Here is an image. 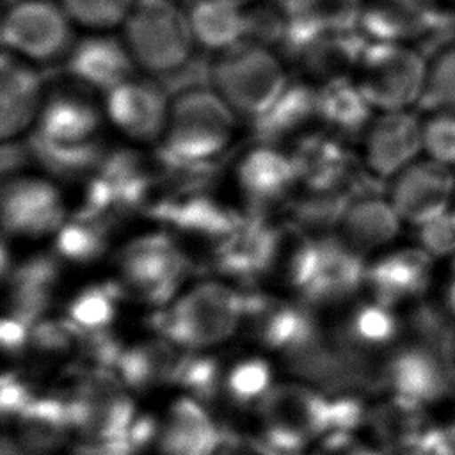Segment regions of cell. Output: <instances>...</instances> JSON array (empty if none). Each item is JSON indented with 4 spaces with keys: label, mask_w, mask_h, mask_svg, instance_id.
Returning a JSON list of instances; mask_svg holds the SVG:
<instances>
[{
    "label": "cell",
    "mask_w": 455,
    "mask_h": 455,
    "mask_svg": "<svg viewBox=\"0 0 455 455\" xmlns=\"http://www.w3.org/2000/svg\"><path fill=\"white\" fill-rule=\"evenodd\" d=\"M9 283L7 313L27 322H37L52 306L53 293L59 283V258L48 254L32 256L16 267Z\"/></svg>",
    "instance_id": "28"
},
{
    "label": "cell",
    "mask_w": 455,
    "mask_h": 455,
    "mask_svg": "<svg viewBox=\"0 0 455 455\" xmlns=\"http://www.w3.org/2000/svg\"><path fill=\"white\" fill-rule=\"evenodd\" d=\"M275 384L274 370L267 359L243 357L224 366L219 400L226 409L254 418Z\"/></svg>",
    "instance_id": "33"
},
{
    "label": "cell",
    "mask_w": 455,
    "mask_h": 455,
    "mask_svg": "<svg viewBox=\"0 0 455 455\" xmlns=\"http://www.w3.org/2000/svg\"><path fill=\"white\" fill-rule=\"evenodd\" d=\"M75 435L92 443H121L137 416L133 395L114 371L85 368L64 396Z\"/></svg>",
    "instance_id": "8"
},
{
    "label": "cell",
    "mask_w": 455,
    "mask_h": 455,
    "mask_svg": "<svg viewBox=\"0 0 455 455\" xmlns=\"http://www.w3.org/2000/svg\"><path fill=\"white\" fill-rule=\"evenodd\" d=\"M304 455H384L359 434L329 430Z\"/></svg>",
    "instance_id": "46"
},
{
    "label": "cell",
    "mask_w": 455,
    "mask_h": 455,
    "mask_svg": "<svg viewBox=\"0 0 455 455\" xmlns=\"http://www.w3.org/2000/svg\"><path fill=\"white\" fill-rule=\"evenodd\" d=\"M256 439L281 455H304L331 430L327 393L306 382H277L254 416Z\"/></svg>",
    "instance_id": "2"
},
{
    "label": "cell",
    "mask_w": 455,
    "mask_h": 455,
    "mask_svg": "<svg viewBox=\"0 0 455 455\" xmlns=\"http://www.w3.org/2000/svg\"><path fill=\"white\" fill-rule=\"evenodd\" d=\"M69 20L91 30L123 25L135 0H57Z\"/></svg>",
    "instance_id": "42"
},
{
    "label": "cell",
    "mask_w": 455,
    "mask_h": 455,
    "mask_svg": "<svg viewBox=\"0 0 455 455\" xmlns=\"http://www.w3.org/2000/svg\"><path fill=\"white\" fill-rule=\"evenodd\" d=\"M94 455H137V453H133L123 443H107V444H98Z\"/></svg>",
    "instance_id": "49"
},
{
    "label": "cell",
    "mask_w": 455,
    "mask_h": 455,
    "mask_svg": "<svg viewBox=\"0 0 455 455\" xmlns=\"http://www.w3.org/2000/svg\"><path fill=\"white\" fill-rule=\"evenodd\" d=\"M236 114L212 89L197 87L174 96L158 153L185 162H210L233 139Z\"/></svg>",
    "instance_id": "4"
},
{
    "label": "cell",
    "mask_w": 455,
    "mask_h": 455,
    "mask_svg": "<svg viewBox=\"0 0 455 455\" xmlns=\"http://www.w3.org/2000/svg\"><path fill=\"white\" fill-rule=\"evenodd\" d=\"M117 267L123 293L158 309L178 297L192 261L171 235L151 233L126 243Z\"/></svg>",
    "instance_id": "7"
},
{
    "label": "cell",
    "mask_w": 455,
    "mask_h": 455,
    "mask_svg": "<svg viewBox=\"0 0 455 455\" xmlns=\"http://www.w3.org/2000/svg\"><path fill=\"white\" fill-rule=\"evenodd\" d=\"M135 68L137 64L124 41L105 34L75 41L64 59V71L71 80L105 94L133 78Z\"/></svg>",
    "instance_id": "21"
},
{
    "label": "cell",
    "mask_w": 455,
    "mask_h": 455,
    "mask_svg": "<svg viewBox=\"0 0 455 455\" xmlns=\"http://www.w3.org/2000/svg\"><path fill=\"white\" fill-rule=\"evenodd\" d=\"M355 199L350 192H309L304 190L302 196L290 203V213L295 226L304 231H329L338 228L347 206Z\"/></svg>",
    "instance_id": "40"
},
{
    "label": "cell",
    "mask_w": 455,
    "mask_h": 455,
    "mask_svg": "<svg viewBox=\"0 0 455 455\" xmlns=\"http://www.w3.org/2000/svg\"><path fill=\"white\" fill-rule=\"evenodd\" d=\"M427 68L418 50L402 43L370 41L355 68V84L371 108L407 110L421 98Z\"/></svg>",
    "instance_id": "9"
},
{
    "label": "cell",
    "mask_w": 455,
    "mask_h": 455,
    "mask_svg": "<svg viewBox=\"0 0 455 455\" xmlns=\"http://www.w3.org/2000/svg\"><path fill=\"white\" fill-rule=\"evenodd\" d=\"M423 149V123L409 110L384 112L364 132V164L379 180L395 178Z\"/></svg>",
    "instance_id": "19"
},
{
    "label": "cell",
    "mask_w": 455,
    "mask_h": 455,
    "mask_svg": "<svg viewBox=\"0 0 455 455\" xmlns=\"http://www.w3.org/2000/svg\"><path fill=\"white\" fill-rule=\"evenodd\" d=\"M123 32L135 64L158 78L194 57L196 39L187 11L174 0H135Z\"/></svg>",
    "instance_id": "3"
},
{
    "label": "cell",
    "mask_w": 455,
    "mask_h": 455,
    "mask_svg": "<svg viewBox=\"0 0 455 455\" xmlns=\"http://www.w3.org/2000/svg\"><path fill=\"white\" fill-rule=\"evenodd\" d=\"M418 105L432 114H455V43L441 48L427 68V80Z\"/></svg>",
    "instance_id": "41"
},
{
    "label": "cell",
    "mask_w": 455,
    "mask_h": 455,
    "mask_svg": "<svg viewBox=\"0 0 455 455\" xmlns=\"http://www.w3.org/2000/svg\"><path fill=\"white\" fill-rule=\"evenodd\" d=\"M400 332L393 307L375 300L357 304L334 331L331 343L347 363H357L368 354L389 347Z\"/></svg>",
    "instance_id": "27"
},
{
    "label": "cell",
    "mask_w": 455,
    "mask_h": 455,
    "mask_svg": "<svg viewBox=\"0 0 455 455\" xmlns=\"http://www.w3.org/2000/svg\"><path fill=\"white\" fill-rule=\"evenodd\" d=\"M444 299H446V306H448L450 313L455 316V259L451 261V267H450V275H448V283H446Z\"/></svg>",
    "instance_id": "50"
},
{
    "label": "cell",
    "mask_w": 455,
    "mask_h": 455,
    "mask_svg": "<svg viewBox=\"0 0 455 455\" xmlns=\"http://www.w3.org/2000/svg\"><path fill=\"white\" fill-rule=\"evenodd\" d=\"M288 82L283 62L270 48L238 43L212 62V89L236 117L251 123L274 105Z\"/></svg>",
    "instance_id": "5"
},
{
    "label": "cell",
    "mask_w": 455,
    "mask_h": 455,
    "mask_svg": "<svg viewBox=\"0 0 455 455\" xmlns=\"http://www.w3.org/2000/svg\"><path fill=\"white\" fill-rule=\"evenodd\" d=\"M112 224L103 217L75 212L55 233V256L78 265L94 263L108 247Z\"/></svg>",
    "instance_id": "36"
},
{
    "label": "cell",
    "mask_w": 455,
    "mask_h": 455,
    "mask_svg": "<svg viewBox=\"0 0 455 455\" xmlns=\"http://www.w3.org/2000/svg\"><path fill=\"white\" fill-rule=\"evenodd\" d=\"M183 348L165 338L146 339L123 348L114 373L135 396L148 395L162 386H172Z\"/></svg>",
    "instance_id": "26"
},
{
    "label": "cell",
    "mask_w": 455,
    "mask_h": 455,
    "mask_svg": "<svg viewBox=\"0 0 455 455\" xmlns=\"http://www.w3.org/2000/svg\"><path fill=\"white\" fill-rule=\"evenodd\" d=\"M400 220L391 201L382 199L379 194H364L347 206L336 235L357 252L366 254L393 242L398 235Z\"/></svg>",
    "instance_id": "29"
},
{
    "label": "cell",
    "mask_w": 455,
    "mask_h": 455,
    "mask_svg": "<svg viewBox=\"0 0 455 455\" xmlns=\"http://www.w3.org/2000/svg\"><path fill=\"white\" fill-rule=\"evenodd\" d=\"M386 379L398 402H418L435 395L441 387L443 370L439 359L421 347L398 350L386 366Z\"/></svg>",
    "instance_id": "34"
},
{
    "label": "cell",
    "mask_w": 455,
    "mask_h": 455,
    "mask_svg": "<svg viewBox=\"0 0 455 455\" xmlns=\"http://www.w3.org/2000/svg\"><path fill=\"white\" fill-rule=\"evenodd\" d=\"M371 105L348 76L323 82L318 87V121L325 132L347 139L368 130Z\"/></svg>",
    "instance_id": "32"
},
{
    "label": "cell",
    "mask_w": 455,
    "mask_h": 455,
    "mask_svg": "<svg viewBox=\"0 0 455 455\" xmlns=\"http://www.w3.org/2000/svg\"><path fill=\"white\" fill-rule=\"evenodd\" d=\"M446 11L439 0H364L359 30L370 41L425 44L441 28Z\"/></svg>",
    "instance_id": "18"
},
{
    "label": "cell",
    "mask_w": 455,
    "mask_h": 455,
    "mask_svg": "<svg viewBox=\"0 0 455 455\" xmlns=\"http://www.w3.org/2000/svg\"><path fill=\"white\" fill-rule=\"evenodd\" d=\"M101 112L80 91L59 89L50 94L36 121V135L59 144H84L98 139Z\"/></svg>",
    "instance_id": "25"
},
{
    "label": "cell",
    "mask_w": 455,
    "mask_h": 455,
    "mask_svg": "<svg viewBox=\"0 0 455 455\" xmlns=\"http://www.w3.org/2000/svg\"><path fill=\"white\" fill-rule=\"evenodd\" d=\"M123 297L124 293L119 281L89 284L69 300L66 318L82 332L107 331L116 318Z\"/></svg>",
    "instance_id": "38"
},
{
    "label": "cell",
    "mask_w": 455,
    "mask_h": 455,
    "mask_svg": "<svg viewBox=\"0 0 455 455\" xmlns=\"http://www.w3.org/2000/svg\"><path fill=\"white\" fill-rule=\"evenodd\" d=\"M434 256L423 247H403L391 251L366 270V284L371 300L395 307L418 299L432 277Z\"/></svg>",
    "instance_id": "22"
},
{
    "label": "cell",
    "mask_w": 455,
    "mask_h": 455,
    "mask_svg": "<svg viewBox=\"0 0 455 455\" xmlns=\"http://www.w3.org/2000/svg\"><path fill=\"white\" fill-rule=\"evenodd\" d=\"M224 366L210 354V350H185L174 375V387L180 395H187L208 405L219 400Z\"/></svg>",
    "instance_id": "39"
},
{
    "label": "cell",
    "mask_w": 455,
    "mask_h": 455,
    "mask_svg": "<svg viewBox=\"0 0 455 455\" xmlns=\"http://www.w3.org/2000/svg\"><path fill=\"white\" fill-rule=\"evenodd\" d=\"M450 2H453V4H455V0H450Z\"/></svg>",
    "instance_id": "53"
},
{
    "label": "cell",
    "mask_w": 455,
    "mask_h": 455,
    "mask_svg": "<svg viewBox=\"0 0 455 455\" xmlns=\"http://www.w3.org/2000/svg\"><path fill=\"white\" fill-rule=\"evenodd\" d=\"M32 158V151H30V146L27 140H16V139H11V140H4V146H2V158H0V164H2V174L4 178H9V176H16V172L20 169H23Z\"/></svg>",
    "instance_id": "48"
},
{
    "label": "cell",
    "mask_w": 455,
    "mask_h": 455,
    "mask_svg": "<svg viewBox=\"0 0 455 455\" xmlns=\"http://www.w3.org/2000/svg\"><path fill=\"white\" fill-rule=\"evenodd\" d=\"M41 73L4 50L0 73V135L4 140L16 139L34 121L43 107Z\"/></svg>",
    "instance_id": "23"
},
{
    "label": "cell",
    "mask_w": 455,
    "mask_h": 455,
    "mask_svg": "<svg viewBox=\"0 0 455 455\" xmlns=\"http://www.w3.org/2000/svg\"><path fill=\"white\" fill-rule=\"evenodd\" d=\"M27 142L34 162L60 178L91 176L108 151L100 139L84 144H59L32 133Z\"/></svg>",
    "instance_id": "37"
},
{
    "label": "cell",
    "mask_w": 455,
    "mask_h": 455,
    "mask_svg": "<svg viewBox=\"0 0 455 455\" xmlns=\"http://www.w3.org/2000/svg\"><path fill=\"white\" fill-rule=\"evenodd\" d=\"M243 293L222 281H201L158 307L153 316L160 338L183 350H212L242 325Z\"/></svg>",
    "instance_id": "1"
},
{
    "label": "cell",
    "mask_w": 455,
    "mask_h": 455,
    "mask_svg": "<svg viewBox=\"0 0 455 455\" xmlns=\"http://www.w3.org/2000/svg\"><path fill=\"white\" fill-rule=\"evenodd\" d=\"M419 242L432 256H455V208L419 226Z\"/></svg>",
    "instance_id": "45"
},
{
    "label": "cell",
    "mask_w": 455,
    "mask_h": 455,
    "mask_svg": "<svg viewBox=\"0 0 455 455\" xmlns=\"http://www.w3.org/2000/svg\"><path fill=\"white\" fill-rule=\"evenodd\" d=\"M368 263L364 254L345 243L336 233L320 236V259L309 284L297 300L311 309L339 306L366 284Z\"/></svg>",
    "instance_id": "16"
},
{
    "label": "cell",
    "mask_w": 455,
    "mask_h": 455,
    "mask_svg": "<svg viewBox=\"0 0 455 455\" xmlns=\"http://www.w3.org/2000/svg\"><path fill=\"white\" fill-rule=\"evenodd\" d=\"M243 293V320L259 347L300 366L325 341L315 309L300 300H284L256 288Z\"/></svg>",
    "instance_id": "6"
},
{
    "label": "cell",
    "mask_w": 455,
    "mask_h": 455,
    "mask_svg": "<svg viewBox=\"0 0 455 455\" xmlns=\"http://www.w3.org/2000/svg\"><path fill=\"white\" fill-rule=\"evenodd\" d=\"M11 419L16 443L30 455H53L75 437L66 400L59 395H36Z\"/></svg>",
    "instance_id": "24"
},
{
    "label": "cell",
    "mask_w": 455,
    "mask_h": 455,
    "mask_svg": "<svg viewBox=\"0 0 455 455\" xmlns=\"http://www.w3.org/2000/svg\"><path fill=\"white\" fill-rule=\"evenodd\" d=\"M455 197V174L432 158L407 165L393 178L391 204L402 220L423 226L444 212Z\"/></svg>",
    "instance_id": "15"
},
{
    "label": "cell",
    "mask_w": 455,
    "mask_h": 455,
    "mask_svg": "<svg viewBox=\"0 0 455 455\" xmlns=\"http://www.w3.org/2000/svg\"><path fill=\"white\" fill-rule=\"evenodd\" d=\"M236 181L251 213L265 215L268 206L286 199L299 183L290 153L274 144H258L236 165Z\"/></svg>",
    "instance_id": "20"
},
{
    "label": "cell",
    "mask_w": 455,
    "mask_h": 455,
    "mask_svg": "<svg viewBox=\"0 0 455 455\" xmlns=\"http://www.w3.org/2000/svg\"><path fill=\"white\" fill-rule=\"evenodd\" d=\"M2 226L11 236L39 238L55 235L66 222V204L59 188L36 176H9L4 180Z\"/></svg>",
    "instance_id": "12"
},
{
    "label": "cell",
    "mask_w": 455,
    "mask_h": 455,
    "mask_svg": "<svg viewBox=\"0 0 455 455\" xmlns=\"http://www.w3.org/2000/svg\"><path fill=\"white\" fill-rule=\"evenodd\" d=\"M295 164L297 180L309 192H350L355 197L371 192V176L355 172L354 155L345 140L329 133H304L290 153Z\"/></svg>",
    "instance_id": "11"
},
{
    "label": "cell",
    "mask_w": 455,
    "mask_h": 455,
    "mask_svg": "<svg viewBox=\"0 0 455 455\" xmlns=\"http://www.w3.org/2000/svg\"><path fill=\"white\" fill-rule=\"evenodd\" d=\"M370 39L361 30L322 32L311 37L291 60L299 68L323 82L347 76L348 69L357 68L359 59Z\"/></svg>",
    "instance_id": "30"
},
{
    "label": "cell",
    "mask_w": 455,
    "mask_h": 455,
    "mask_svg": "<svg viewBox=\"0 0 455 455\" xmlns=\"http://www.w3.org/2000/svg\"><path fill=\"white\" fill-rule=\"evenodd\" d=\"M318 121V87L299 80L288 82L274 105L252 121L258 144H274L297 135L309 123Z\"/></svg>",
    "instance_id": "31"
},
{
    "label": "cell",
    "mask_w": 455,
    "mask_h": 455,
    "mask_svg": "<svg viewBox=\"0 0 455 455\" xmlns=\"http://www.w3.org/2000/svg\"><path fill=\"white\" fill-rule=\"evenodd\" d=\"M423 149L446 167H455V114L434 112L423 123Z\"/></svg>",
    "instance_id": "43"
},
{
    "label": "cell",
    "mask_w": 455,
    "mask_h": 455,
    "mask_svg": "<svg viewBox=\"0 0 455 455\" xmlns=\"http://www.w3.org/2000/svg\"><path fill=\"white\" fill-rule=\"evenodd\" d=\"M14 2H18V0H12V4H14Z\"/></svg>",
    "instance_id": "52"
},
{
    "label": "cell",
    "mask_w": 455,
    "mask_h": 455,
    "mask_svg": "<svg viewBox=\"0 0 455 455\" xmlns=\"http://www.w3.org/2000/svg\"><path fill=\"white\" fill-rule=\"evenodd\" d=\"M228 2L236 4V5H240V7H245L247 4H251V2H254V0H228Z\"/></svg>",
    "instance_id": "51"
},
{
    "label": "cell",
    "mask_w": 455,
    "mask_h": 455,
    "mask_svg": "<svg viewBox=\"0 0 455 455\" xmlns=\"http://www.w3.org/2000/svg\"><path fill=\"white\" fill-rule=\"evenodd\" d=\"M108 121L139 142L156 140L165 133L171 103L156 80L130 78L105 94Z\"/></svg>",
    "instance_id": "17"
},
{
    "label": "cell",
    "mask_w": 455,
    "mask_h": 455,
    "mask_svg": "<svg viewBox=\"0 0 455 455\" xmlns=\"http://www.w3.org/2000/svg\"><path fill=\"white\" fill-rule=\"evenodd\" d=\"M71 23L57 0H18L5 11L2 41L21 59L53 62L75 44Z\"/></svg>",
    "instance_id": "10"
},
{
    "label": "cell",
    "mask_w": 455,
    "mask_h": 455,
    "mask_svg": "<svg viewBox=\"0 0 455 455\" xmlns=\"http://www.w3.org/2000/svg\"><path fill=\"white\" fill-rule=\"evenodd\" d=\"M32 325H34L32 322H27L20 316L7 313L2 318V327H0V339H2L4 350L9 354L28 350Z\"/></svg>",
    "instance_id": "47"
},
{
    "label": "cell",
    "mask_w": 455,
    "mask_h": 455,
    "mask_svg": "<svg viewBox=\"0 0 455 455\" xmlns=\"http://www.w3.org/2000/svg\"><path fill=\"white\" fill-rule=\"evenodd\" d=\"M224 450V435L206 403L178 393L158 412L153 455H222Z\"/></svg>",
    "instance_id": "13"
},
{
    "label": "cell",
    "mask_w": 455,
    "mask_h": 455,
    "mask_svg": "<svg viewBox=\"0 0 455 455\" xmlns=\"http://www.w3.org/2000/svg\"><path fill=\"white\" fill-rule=\"evenodd\" d=\"M146 213L185 236L210 242L213 249L233 235L247 215L208 192L164 194L146 206Z\"/></svg>",
    "instance_id": "14"
},
{
    "label": "cell",
    "mask_w": 455,
    "mask_h": 455,
    "mask_svg": "<svg viewBox=\"0 0 455 455\" xmlns=\"http://www.w3.org/2000/svg\"><path fill=\"white\" fill-rule=\"evenodd\" d=\"M185 11L201 48L224 52L242 41L243 7L228 0H192Z\"/></svg>",
    "instance_id": "35"
},
{
    "label": "cell",
    "mask_w": 455,
    "mask_h": 455,
    "mask_svg": "<svg viewBox=\"0 0 455 455\" xmlns=\"http://www.w3.org/2000/svg\"><path fill=\"white\" fill-rule=\"evenodd\" d=\"M327 400L331 430L359 434V430L366 423V416L370 411L359 398V395L339 389L336 393H327Z\"/></svg>",
    "instance_id": "44"
}]
</instances>
